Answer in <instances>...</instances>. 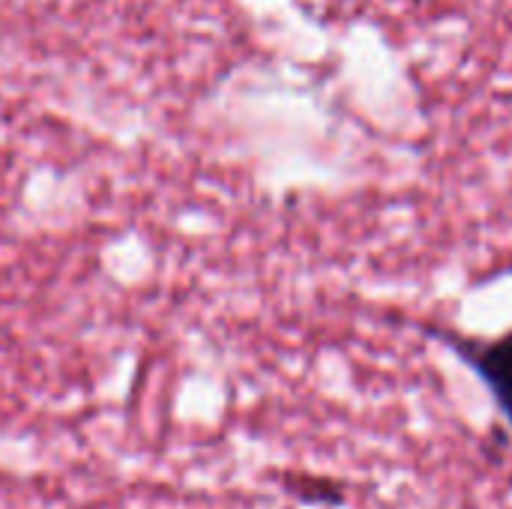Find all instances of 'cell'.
<instances>
[{
  "instance_id": "1",
  "label": "cell",
  "mask_w": 512,
  "mask_h": 509,
  "mask_svg": "<svg viewBox=\"0 0 512 509\" xmlns=\"http://www.w3.org/2000/svg\"><path fill=\"white\" fill-rule=\"evenodd\" d=\"M447 345L477 372V378L486 384L501 417L512 429V333H504L492 342L447 336Z\"/></svg>"
}]
</instances>
